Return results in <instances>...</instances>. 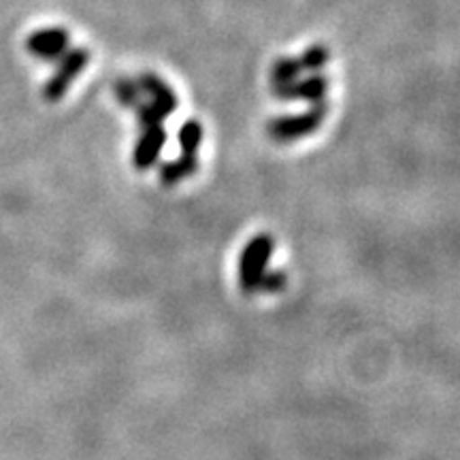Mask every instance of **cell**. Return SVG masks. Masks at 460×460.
I'll return each mask as SVG.
<instances>
[{
	"instance_id": "obj_1",
	"label": "cell",
	"mask_w": 460,
	"mask_h": 460,
	"mask_svg": "<svg viewBox=\"0 0 460 460\" xmlns=\"http://www.w3.org/2000/svg\"><path fill=\"white\" fill-rule=\"evenodd\" d=\"M326 113H329L326 102H318V105H312L303 113L279 115V118H275L267 124V135L271 137L275 143L298 141L318 130L322 122H324Z\"/></svg>"
},
{
	"instance_id": "obj_2",
	"label": "cell",
	"mask_w": 460,
	"mask_h": 460,
	"mask_svg": "<svg viewBox=\"0 0 460 460\" xmlns=\"http://www.w3.org/2000/svg\"><path fill=\"white\" fill-rule=\"evenodd\" d=\"M273 241L267 237V234H261L247 245L243 252V258H241V286L245 288L247 292H254L256 288L267 286L269 290H278L284 284V278L278 275V278H264V264H267L269 256H271Z\"/></svg>"
},
{
	"instance_id": "obj_3",
	"label": "cell",
	"mask_w": 460,
	"mask_h": 460,
	"mask_svg": "<svg viewBox=\"0 0 460 460\" xmlns=\"http://www.w3.org/2000/svg\"><path fill=\"white\" fill-rule=\"evenodd\" d=\"M88 62H90V49H85V48L68 49L66 54L60 58V65H58L56 73L51 75V77L48 79V84H45V88H43L45 101H49V102L60 101L62 96L68 92V88H71L75 79H77L79 75H82L84 68L88 66Z\"/></svg>"
},
{
	"instance_id": "obj_4",
	"label": "cell",
	"mask_w": 460,
	"mask_h": 460,
	"mask_svg": "<svg viewBox=\"0 0 460 460\" xmlns=\"http://www.w3.org/2000/svg\"><path fill=\"white\" fill-rule=\"evenodd\" d=\"M28 54L43 62H58L71 49V34L65 28H41L26 39Z\"/></svg>"
},
{
	"instance_id": "obj_5",
	"label": "cell",
	"mask_w": 460,
	"mask_h": 460,
	"mask_svg": "<svg viewBox=\"0 0 460 460\" xmlns=\"http://www.w3.org/2000/svg\"><path fill=\"white\" fill-rule=\"evenodd\" d=\"M273 96L279 101H307L312 105L326 102V92H329V77L326 75H309L307 79H296L292 84H281L271 88Z\"/></svg>"
},
{
	"instance_id": "obj_6",
	"label": "cell",
	"mask_w": 460,
	"mask_h": 460,
	"mask_svg": "<svg viewBox=\"0 0 460 460\" xmlns=\"http://www.w3.org/2000/svg\"><path fill=\"white\" fill-rule=\"evenodd\" d=\"M166 141V132L163 126H149V128H143V135L139 143L135 146V156H132V163H135L137 169L146 171L156 163L160 152H163Z\"/></svg>"
},
{
	"instance_id": "obj_7",
	"label": "cell",
	"mask_w": 460,
	"mask_h": 460,
	"mask_svg": "<svg viewBox=\"0 0 460 460\" xmlns=\"http://www.w3.org/2000/svg\"><path fill=\"white\" fill-rule=\"evenodd\" d=\"M139 82V88L143 90V94H149L154 105H158L166 115H171L177 109V94L172 92L169 84L164 82L163 77H158L156 73H141L137 77Z\"/></svg>"
},
{
	"instance_id": "obj_8",
	"label": "cell",
	"mask_w": 460,
	"mask_h": 460,
	"mask_svg": "<svg viewBox=\"0 0 460 460\" xmlns=\"http://www.w3.org/2000/svg\"><path fill=\"white\" fill-rule=\"evenodd\" d=\"M113 92H115V99H118V102L122 107L137 109L143 102V90L139 88V82L132 77L115 79Z\"/></svg>"
},
{
	"instance_id": "obj_9",
	"label": "cell",
	"mask_w": 460,
	"mask_h": 460,
	"mask_svg": "<svg viewBox=\"0 0 460 460\" xmlns=\"http://www.w3.org/2000/svg\"><path fill=\"white\" fill-rule=\"evenodd\" d=\"M303 66L298 58H278L271 66V84L281 85V84H292L301 77Z\"/></svg>"
},
{
	"instance_id": "obj_10",
	"label": "cell",
	"mask_w": 460,
	"mask_h": 460,
	"mask_svg": "<svg viewBox=\"0 0 460 460\" xmlns=\"http://www.w3.org/2000/svg\"><path fill=\"white\" fill-rule=\"evenodd\" d=\"M203 141V126L197 119H190L181 126L180 130V146H181V156L197 158V149Z\"/></svg>"
},
{
	"instance_id": "obj_11",
	"label": "cell",
	"mask_w": 460,
	"mask_h": 460,
	"mask_svg": "<svg viewBox=\"0 0 460 460\" xmlns=\"http://www.w3.org/2000/svg\"><path fill=\"white\" fill-rule=\"evenodd\" d=\"M301 60V66L303 71H320V68H324L329 65L331 60V51L326 45H312V48H307L303 51V56L298 58Z\"/></svg>"
}]
</instances>
